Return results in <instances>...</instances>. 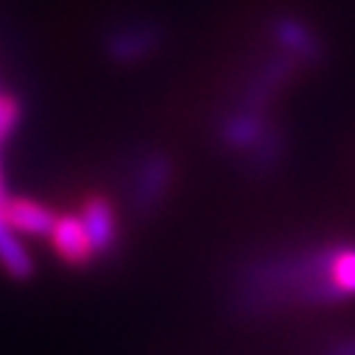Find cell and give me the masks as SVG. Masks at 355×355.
Here are the masks:
<instances>
[{"mask_svg": "<svg viewBox=\"0 0 355 355\" xmlns=\"http://www.w3.org/2000/svg\"><path fill=\"white\" fill-rule=\"evenodd\" d=\"M322 355H355V333H347L324 347Z\"/></svg>", "mask_w": 355, "mask_h": 355, "instance_id": "obj_12", "label": "cell"}, {"mask_svg": "<svg viewBox=\"0 0 355 355\" xmlns=\"http://www.w3.org/2000/svg\"><path fill=\"white\" fill-rule=\"evenodd\" d=\"M275 123L269 121V115H260V112H249V110H241L235 107L232 112H227L221 121H218V140L221 146H227L230 151H238V154H249Z\"/></svg>", "mask_w": 355, "mask_h": 355, "instance_id": "obj_7", "label": "cell"}, {"mask_svg": "<svg viewBox=\"0 0 355 355\" xmlns=\"http://www.w3.org/2000/svg\"><path fill=\"white\" fill-rule=\"evenodd\" d=\"M355 297V243L288 249L249 263L238 277L235 305L243 316H269L286 308L338 305Z\"/></svg>", "mask_w": 355, "mask_h": 355, "instance_id": "obj_1", "label": "cell"}, {"mask_svg": "<svg viewBox=\"0 0 355 355\" xmlns=\"http://www.w3.org/2000/svg\"><path fill=\"white\" fill-rule=\"evenodd\" d=\"M0 266H3V272L15 280H31L37 272L26 243L20 241V232H15L9 227L3 213H0Z\"/></svg>", "mask_w": 355, "mask_h": 355, "instance_id": "obj_10", "label": "cell"}, {"mask_svg": "<svg viewBox=\"0 0 355 355\" xmlns=\"http://www.w3.org/2000/svg\"><path fill=\"white\" fill-rule=\"evenodd\" d=\"M78 216H81V221L87 227V235H90V241H93L96 257L112 254L118 249L121 224H118V213L110 205V199H104V196H87L81 202Z\"/></svg>", "mask_w": 355, "mask_h": 355, "instance_id": "obj_6", "label": "cell"}, {"mask_svg": "<svg viewBox=\"0 0 355 355\" xmlns=\"http://www.w3.org/2000/svg\"><path fill=\"white\" fill-rule=\"evenodd\" d=\"M165 42V31L151 20H132L112 28L104 40V51L115 64H137L159 51Z\"/></svg>", "mask_w": 355, "mask_h": 355, "instance_id": "obj_5", "label": "cell"}, {"mask_svg": "<svg viewBox=\"0 0 355 355\" xmlns=\"http://www.w3.org/2000/svg\"><path fill=\"white\" fill-rule=\"evenodd\" d=\"M53 252L67 263V266H87L96 260L93 241L87 235V227L78 213H64L56 221V230L51 235Z\"/></svg>", "mask_w": 355, "mask_h": 355, "instance_id": "obj_8", "label": "cell"}, {"mask_svg": "<svg viewBox=\"0 0 355 355\" xmlns=\"http://www.w3.org/2000/svg\"><path fill=\"white\" fill-rule=\"evenodd\" d=\"M171 182H173L171 157L159 148L146 151L137 159V165L132 168V180H129V202H132L135 216H140V218L151 216L165 202Z\"/></svg>", "mask_w": 355, "mask_h": 355, "instance_id": "obj_2", "label": "cell"}, {"mask_svg": "<svg viewBox=\"0 0 355 355\" xmlns=\"http://www.w3.org/2000/svg\"><path fill=\"white\" fill-rule=\"evenodd\" d=\"M3 218L15 232L28 238H51L59 221V216L51 207L26 196H9V202L3 205Z\"/></svg>", "mask_w": 355, "mask_h": 355, "instance_id": "obj_9", "label": "cell"}, {"mask_svg": "<svg viewBox=\"0 0 355 355\" xmlns=\"http://www.w3.org/2000/svg\"><path fill=\"white\" fill-rule=\"evenodd\" d=\"M269 37L277 51L291 56L300 67H319L324 62L322 37L297 15H275L269 23Z\"/></svg>", "mask_w": 355, "mask_h": 355, "instance_id": "obj_4", "label": "cell"}, {"mask_svg": "<svg viewBox=\"0 0 355 355\" xmlns=\"http://www.w3.org/2000/svg\"><path fill=\"white\" fill-rule=\"evenodd\" d=\"M283 151H286V137H283V129L280 126H272L266 132V137L243 157L246 159V168L254 171V173H266V171H275L283 159Z\"/></svg>", "mask_w": 355, "mask_h": 355, "instance_id": "obj_11", "label": "cell"}, {"mask_svg": "<svg viewBox=\"0 0 355 355\" xmlns=\"http://www.w3.org/2000/svg\"><path fill=\"white\" fill-rule=\"evenodd\" d=\"M302 67L286 56L283 51H275L272 56H266L257 70L249 76V81L243 84V90L238 96V107L249 110V112H260V115H269V107L275 104V98L280 96L283 87L300 73Z\"/></svg>", "mask_w": 355, "mask_h": 355, "instance_id": "obj_3", "label": "cell"}]
</instances>
